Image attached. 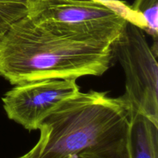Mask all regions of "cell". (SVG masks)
Here are the masks:
<instances>
[{"label":"cell","instance_id":"1","mask_svg":"<svg viewBox=\"0 0 158 158\" xmlns=\"http://www.w3.org/2000/svg\"><path fill=\"white\" fill-rule=\"evenodd\" d=\"M131 103L124 96L80 92L42 123L27 158H130Z\"/></svg>","mask_w":158,"mask_h":158},{"label":"cell","instance_id":"2","mask_svg":"<svg viewBox=\"0 0 158 158\" xmlns=\"http://www.w3.org/2000/svg\"><path fill=\"white\" fill-rule=\"evenodd\" d=\"M112 45L52 30L26 16L0 35V76L12 85L101 76L114 58Z\"/></svg>","mask_w":158,"mask_h":158},{"label":"cell","instance_id":"3","mask_svg":"<svg viewBox=\"0 0 158 158\" xmlns=\"http://www.w3.org/2000/svg\"><path fill=\"white\" fill-rule=\"evenodd\" d=\"M26 16L52 30L111 44L127 22L97 0H30Z\"/></svg>","mask_w":158,"mask_h":158},{"label":"cell","instance_id":"4","mask_svg":"<svg viewBox=\"0 0 158 158\" xmlns=\"http://www.w3.org/2000/svg\"><path fill=\"white\" fill-rule=\"evenodd\" d=\"M125 74L123 96L131 107L158 125V64L145 31L127 21L112 45Z\"/></svg>","mask_w":158,"mask_h":158},{"label":"cell","instance_id":"5","mask_svg":"<svg viewBox=\"0 0 158 158\" xmlns=\"http://www.w3.org/2000/svg\"><path fill=\"white\" fill-rule=\"evenodd\" d=\"M80 92L77 79H43L15 85L2 101L8 118L31 131L39 130L57 106Z\"/></svg>","mask_w":158,"mask_h":158},{"label":"cell","instance_id":"6","mask_svg":"<svg viewBox=\"0 0 158 158\" xmlns=\"http://www.w3.org/2000/svg\"><path fill=\"white\" fill-rule=\"evenodd\" d=\"M129 153L130 158H158V125L133 108Z\"/></svg>","mask_w":158,"mask_h":158},{"label":"cell","instance_id":"7","mask_svg":"<svg viewBox=\"0 0 158 158\" xmlns=\"http://www.w3.org/2000/svg\"><path fill=\"white\" fill-rule=\"evenodd\" d=\"M131 7L144 19L147 25L145 31L154 38V46L151 49L157 56L158 0H135Z\"/></svg>","mask_w":158,"mask_h":158},{"label":"cell","instance_id":"8","mask_svg":"<svg viewBox=\"0 0 158 158\" xmlns=\"http://www.w3.org/2000/svg\"><path fill=\"white\" fill-rule=\"evenodd\" d=\"M97 1L107 6L111 10L124 19L126 21L138 26L143 30L146 29V22L143 16L133 10L131 6L127 4L125 2L121 0H97Z\"/></svg>","mask_w":158,"mask_h":158},{"label":"cell","instance_id":"9","mask_svg":"<svg viewBox=\"0 0 158 158\" xmlns=\"http://www.w3.org/2000/svg\"><path fill=\"white\" fill-rule=\"evenodd\" d=\"M30 0H0V7L24 18L27 15Z\"/></svg>","mask_w":158,"mask_h":158},{"label":"cell","instance_id":"10","mask_svg":"<svg viewBox=\"0 0 158 158\" xmlns=\"http://www.w3.org/2000/svg\"><path fill=\"white\" fill-rule=\"evenodd\" d=\"M19 158H27L26 157V156L25 155H23V156H22V157H19Z\"/></svg>","mask_w":158,"mask_h":158}]
</instances>
